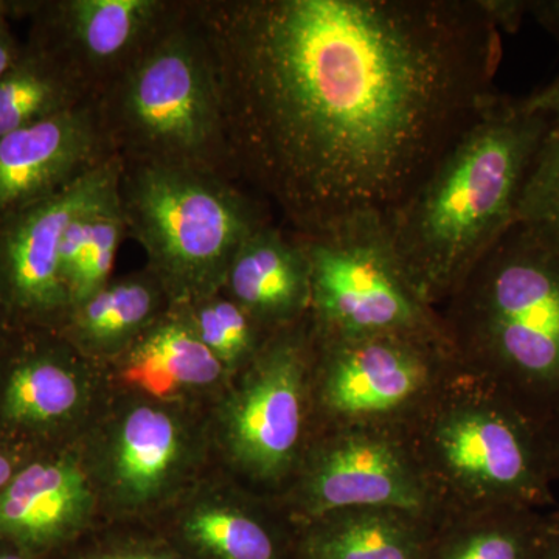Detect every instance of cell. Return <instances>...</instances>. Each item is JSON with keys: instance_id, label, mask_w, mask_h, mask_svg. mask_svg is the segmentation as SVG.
<instances>
[{"instance_id": "cell-5", "label": "cell", "mask_w": 559, "mask_h": 559, "mask_svg": "<svg viewBox=\"0 0 559 559\" xmlns=\"http://www.w3.org/2000/svg\"><path fill=\"white\" fill-rule=\"evenodd\" d=\"M403 432L444 520L555 503L543 428L459 362Z\"/></svg>"}, {"instance_id": "cell-33", "label": "cell", "mask_w": 559, "mask_h": 559, "mask_svg": "<svg viewBox=\"0 0 559 559\" xmlns=\"http://www.w3.org/2000/svg\"><path fill=\"white\" fill-rule=\"evenodd\" d=\"M540 559H559V516L557 510L550 513V528L544 543Z\"/></svg>"}, {"instance_id": "cell-35", "label": "cell", "mask_w": 559, "mask_h": 559, "mask_svg": "<svg viewBox=\"0 0 559 559\" xmlns=\"http://www.w3.org/2000/svg\"><path fill=\"white\" fill-rule=\"evenodd\" d=\"M13 326H11L9 311H7L5 301H3L2 289H0V342L5 340L11 333Z\"/></svg>"}, {"instance_id": "cell-10", "label": "cell", "mask_w": 559, "mask_h": 559, "mask_svg": "<svg viewBox=\"0 0 559 559\" xmlns=\"http://www.w3.org/2000/svg\"><path fill=\"white\" fill-rule=\"evenodd\" d=\"M457 359L436 337H331L314 331L312 400L318 430L404 429Z\"/></svg>"}, {"instance_id": "cell-31", "label": "cell", "mask_w": 559, "mask_h": 559, "mask_svg": "<svg viewBox=\"0 0 559 559\" xmlns=\"http://www.w3.org/2000/svg\"><path fill=\"white\" fill-rule=\"evenodd\" d=\"M527 13L559 43V0H525Z\"/></svg>"}, {"instance_id": "cell-6", "label": "cell", "mask_w": 559, "mask_h": 559, "mask_svg": "<svg viewBox=\"0 0 559 559\" xmlns=\"http://www.w3.org/2000/svg\"><path fill=\"white\" fill-rule=\"evenodd\" d=\"M119 200L128 238L171 305L223 289L242 242L274 221L240 182L175 168L121 164Z\"/></svg>"}, {"instance_id": "cell-14", "label": "cell", "mask_w": 559, "mask_h": 559, "mask_svg": "<svg viewBox=\"0 0 559 559\" xmlns=\"http://www.w3.org/2000/svg\"><path fill=\"white\" fill-rule=\"evenodd\" d=\"M179 0H9L11 20L83 84L92 100L156 38Z\"/></svg>"}, {"instance_id": "cell-2", "label": "cell", "mask_w": 559, "mask_h": 559, "mask_svg": "<svg viewBox=\"0 0 559 559\" xmlns=\"http://www.w3.org/2000/svg\"><path fill=\"white\" fill-rule=\"evenodd\" d=\"M550 127L546 114L496 95L385 219L407 277L433 310L516 224L522 187Z\"/></svg>"}, {"instance_id": "cell-36", "label": "cell", "mask_w": 559, "mask_h": 559, "mask_svg": "<svg viewBox=\"0 0 559 559\" xmlns=\"http://www.w3.org/2000/svg\"><path fill=\"white\" fill-rule=\"evenodd\" d=\"M558 516H559V510H557Z\"/></svg>"}, {"instance_id": "cell-3", "label": "cell", "mask_w": 559, "mask_h": 559, "mask_svg": "<svg viewBox=\"0 0 559 559\" xmlns=\"http://www.w3.org/2000/svg\"><path fill=\"white\" fill-rule=\"evenodd\" d=\"M454 358L540 428L559 415V250L513 224L439 308Z\"/></svg>"}, {"instance_id": "cell-24", "label": "cell", "mask_w": 559, "mask_h": 559, "mask_svg": "<svg viewBox=\"0 0 559 559\" xmlns=\"http://www.w3.org/2000/svg\"><path fill=\"white\" fill-rule=\"evenodd\" d=\"M127 238L119 186L73 218L61 246V277L70 308L114 277L117 253Z\"/></svg>"}, {"instance_id": "cell-8", "label": "cell", "mask_w": 559, "mask_h": 559, "mask_svg": "<svg viewBox=\"0 0 559 559\" xmlns=\"http://www.w3.org/2000/svg\"><path fill=\"white\" fill-rule=\"evenodd\" d=\"M80 444L103 525L151 527L215 468L207 411L117 390Z\"/></svg>"}, {"instance_id": "cell-11", "label": "cell", "mask_w": 559, "mask_h": 559, "mask_svg": "<svg viewBox=\"0 0 559 559\" xmlns=\"http://www.w3.org/2000/svg\"><path fill=\"white\" fill-rule=\"evenodd\" d=\"M290 524L352 509H392L439 527L441 511L403 429H319L285 495Z\"/></svg>"}, {"instance_id": "cell-19", "label": "cell", "mask_w": 559, "mask_h": 559, "mask_svg": "<svg viewBox=\"0 0 559 559\" xmlns=\"http://www.w3.org/2000/svg\"><path fill=\"white\" fill-rule=\"evenodd\" d=\"M223 290L271 333L311 312V267L299 235L266 224L242 242Z\"/></svg>"}, {"instance_id": "cell-27", "label": "cell", "mask_w": 559, "mask_h": 559, "mask_svg": "<svg viewBox=\"0 0 559 559\" xmlns=\"http://www.w3.org/2000/svg\"><path fill=\"white\" fill-rule=\"evenodd\" d=\"M58 559H190L146 527L103 525Z\"/></svg>"}, {"instance_id": "cell-7", "label": "cell", "mask_w": 559, "mask_h": 559, "mask_svg": "<svg viewBox=\"0 0 559 559\" xmlns=\"http://www.w3.org/2000/svg\"><path fill=\"white\" fill-rule=\"evenodd\" d=\"M311 316L275 331L209 407L215 468L260 498L289 488L318 433Z\"/></svg>"}, {"instance_id": "cell-17", "label": "cell", "mask_w": 559, "mask_h": 559, "mask_svg": "<svg viewBox=\"0 0 559 559\" xmlns=\"http://www.w3.org/2000/svg\"><path fill=\"white\" fill-rule=\"evenodd\" d=\"M94 102L0 138V223L112 157Z\"/></svg>"}, {"instance_id": "cell-30", "label": "cell", "mask_w": 559, "mask_h": 559, "mask_svg": "<svg viewBox=\"0 0 559 559\" xmlns=\"http://www.w3.org/2000/svg\"><path fill=\"white\" fill-rule=\"evenodd\" d=\"M35 455V452L0 441V489L5 487L16 476L17 471Z\"/></svg>"}, {"instance_id": "cell-21", "label": "cell", "mask_w": 559, "mask_h": 559, "mask_svg": "<svg viewBox=\"0 0 559 559\" xmlns=\"http://www.w3.org/2000/svg\"><path fill=\"white\" fill-rule=\"evenodd\" d=\"M436 525L392 509L336 511L294 525L297 559H428Z\"/></svg>"}, {"instance_id": "cell-28", "label": "cell", "mask_w": 559, "mask_h": 559, "mask_svg": "<svg viewBox=\"0 0 559 559\" xmlns=\"http://www.w3.org/2000/svg\"><path fill=\"white\" fill-rule=\"evenodd\" d=\"M9 0H0V79L20 60L22 47L11 28Z\"/></svg>"}, {"instance_id": "cell-25", "label": "cell", "mask_w": 559, "mask_h": 559, "mask_svg": "<svg viewBox=\"0 0 559 559\" xmlns=\"http://www.w3.org/2000/svg\"><path fill=\"white\" fill-rule=\"evenodd\" d=\"M173 307L230 374L245 369L275 333L264 329L223 290Z\"/></svg>"}, {"instance_id": "cell-13", "label": "cell", "mask_w": 559, "mask_h": 559, "mask_svg": "<svg viewBox=\"0 0 559 559\" xmlns=\"http://www.w3.org/2000/svg\"><path fill=\"white\" fill-rule=\"evenodd\" d=\"M112 156L75 183L0 223V289L13 329L60 330L70 300L61 277V246L79 213L119 186Z\"/></svg>"}, {"instance_id": "cell-16", "label": "cell", "mask_w": 559, "mask_h": 559, "mask_svg": "<svg viewBox=\"0 0 559 559\" xmlns=\"http://www.w3.org/2000/svg\"><path fill=\"white\" fill-rule=\"evenodd\" d=\"M103 527L80 440L40 452L0 489V539L58 559Z\"/></svg>"}, {"instance_id": "cell-34", "label": "cell", "mask_w": 559, "mask_h": 559, "mask_svg": "<svg viewBox=\"0 0 559 559\" xmlns=\"http://www.w3.org/2000/svg\"><path fill=\"white\" fill-rule=\"evenodd\" d=\"M0 559H49L38 557V555L31 554V551L21 549V547L14 546V544L7 543V540L0 539Z\"/></svg>"}, {"instance_id": "cell-26", "label": "cell", "mask_w": 559, "mask_h": 559, "mask_svg": "<svg viewBox=\"0 0 559 559\" xmlns=\"http://www.w3.org/2000/svg\"><path fill=\"white\" fill-rule=\"evenodd\" d=\"M516 224L559 250V124L554 121L522 187Z\"/></svg>"}, {"instance_id": "cell-22", "label": "cell", "mask_w": 559, "mask_h": 559, "mask_svg": "<svg viewBox=\"0 0 559 559\" xmlns=\"http://www.w3.org/2000/svg\"><path fill=\"white\" fill-rule=\"evenodd\" d=\"M550 513L492 509L455 514L433 532L428 559H540Z\"/></svg>"}, {"instance_id": "cell-1", "label": "cell", "mask_w": 559, "mask_h": 559, "mask_svg": "<svg viewBox=\"0 0 559 559\" xmlns=\"http://www.w3.org/2000/svg\"><path fill=\"white\" fill-rule=\"evenodd\" d=\"M235 178L301 237L388 219L498 92L488 0H191Z\"/></svg>"}, {"instance_id": "cell-29", "label": "cell", "mask_w": 559, "mask_h": 559, "mask_svg": "<svg viewBox=\"0 0 559 559\" xmlns=\"http://www.w3.org/2000/svg\"><path fill=\"white\" fill-rule=\"evenodd\" d=\"M522 105L533 112L546 114L554 123L559 124V76L543 90L524 98Z\"/></svg>"}, {"instance_id": "cell-15", "label": "cell", "mask_w": 559, "mask_h": 559, "mask_svg": "<svg viewBox=\"0 0 559 559\" xmlns=\"http://www.w3.org/2000/svg\"><path fill=\"white\" fill-rule=\"evenodd\" d=\"M146 528L190 559H297L296 530L277 503L216 468Z\"/></svg>"}, {"instance_id": "cell-32", "label": "cell", "mask_w": 559, "mask_h": 559, "mask_svg": "<svg viewBox=\"0 0 559 559\" xmlns=\"http://www.w3.org/2000/svg\"><path fill=\"white\" fill-rule=\"evenodd\" d=\"M551 477L559 480V415L543 429Z\"/></svg>"}, {"instance_id": "cell-9", "label": "cell", "mask_w": 559, "mask_h": 559, "mask_svg": "<svg viewBox=\"0 0 559 559\" xmlns=\"http://www.w3.org/2000/svg\"><path fill=\"white\" fill-rule=\"evenodd\" d=\"M299 237L310 260V316L320 336L447 341L439 314L407 277L385 219L367 216L318 237Z\"/></svg>"}, {"instance_id": "cell-20", "label": "cell", "mask_w": 559, "mask_h": 559, "mask_svg": "<svg viewBox=\"0 0 559 559\" xmlns=\"http://www.w3.org/2000/svg\"><path fill=\"white\" fill-rule=\"evenodd\" d=\"M170 307L159 280L142 267L110 278L70 308L58 333L84 358L105 366Z\"/></svg>"}, {"instance_id": "cell-23", "label": "cell", "mask_w": 559, "mask_h": 559, "mask_svg": "<svg viewBox=\"0 0 559 559\" xmlns=\"http://www.w3.org/2000/svg\"><path fill=\"white\" fill-rule=\"evenodd\" d=\"M94 102L49 51L27 39L20 60L0 79V138Z\"/></svg>"}, {"instance_id": "cell-12", "label": "cell", "mask_w": 559, "mask_h": 559, "mask_svg": "<svg viewBox=\"0 0 559 559\" xmlns=\"http://www.w3.org/2000/svg\"><path fill=\"white\" fill-rule=\"evenodd\" d=\"M109 388L102 366L58 331L13 329L0 342V441L40 454L75 443Z\"/></svg>"}, {"instance_id": "cell-18", "label": "cell", "mask_w": 559, "mask_h": 559, "mask_svg": "<svg viewBox=\"0 0 559 559\" xmlns=\"http://www.w3.org/2000/svg\"><path fill=\"white\" fill-rule=\"evenodd\" d=\"M102 369L110 390L205 411L231 377L173 305Z\"/></svg>"}, {"instance_id": "cell-4", "label": "cell", "mask_w": 559, "mask_h": 559, "mask_svg": "<svg viewBox=\"0 0 559 559\" xmlns=\"http://www.w3.org/2000/svg\"><path fill=\"white\" fill-rule=\"evenodd\" d=\"M110 153L123 165L235 180L215 64L191 0L94 100Z\"/></svg>"}]
</instances>
